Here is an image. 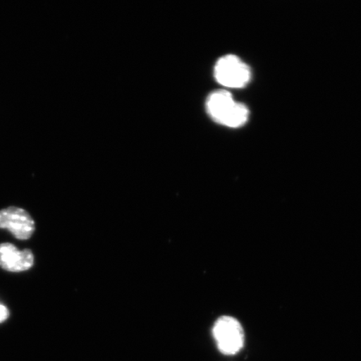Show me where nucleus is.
<instances>
[{
  "label": "nucleus",
  "instance_id": "obj_5",
  "mask_svg": "<svg viewBox=\"0 0 361 361\" xmlns=\"http://www.w3.org/2000/svg\"><path fill=\"white\" fill-rule=\"evenodd\" d=\"M35 264L33 252L28 248L18 250L10 243L0 245V268L11 273H21L30 269Z\"/></svg>",
  "mask_w": 361,
  "mask_h": 361
},
{
  "label": "nucleus",
  "instance_id": "obj_3",
  "mask_svg": "<svg viewBox=\"0 0 361 361\" xmlns=\"http://www.w3.org/2000/svg\"><path fill=\"white\" fill-rule=\"evenodd\" d=\"M214 74L219 83L229 88L245 87L251 79L250 67L233 55L225 56L216 62Z\"/></svg>",
  "mask_w": 361,
  "mask_h": 361
},
{
  "label": "nucleus",
  "instance_id": "obj_1",
  "mask_svg": "<svg viewBox=\"0 0 361 361\" xmlns=\"http://www.w3.org/2000/svg\"><path fill=\"white\" fill-rule=\"evenodd\" d=\"M209 114L216 123L228 128H239L247 123V108L234 101L232 94L226 90H219L207 99Z\"/></svg>",
  "mask_w": 361,
  "mask_h": 361
},
{
  "label": "nucleus",
  "instance_id": "obj_4",
  "mask_svg": "<svg viewBox=\"0 0 361 361\" xmlns=\"http://www.w3.org/2000/svg\"><path fill=\"white\" fill-rule=\"evenodd\" d=\"M0 229H6L19 240H28L35 231L32 216L21 207H10L0 210Z\"/></svg>",
  "mask_w": 361,
  "mask_h": 361
},
{
  "label": "nucleus",
  "instance_id": "obj_6",
  "mask_svg": "<svg viewBox=\"0 0 361 361\" xmlns=\"http://www.w3.org/2000/svg\"><path fill=\"white\" fill-rule=\"evenodd\" d=\"M11 312L8 307L0 302V324L6 322L10 318Z\"/></svg>",
  "mask_w": 361,
  "mask_h": 361
},
{
  "label": "nucleus",
  "instance_id": "obj_2",
  "mask_svg": "<svg viewBox=\"0 0 361 361\" xmlns=\"http://www.w3.org/2000/svg\"><path fill=\"white\" fill-rule=\"evenodd\" d=\"M213 335L218 349L226 355L238 354L245 345V331L241 324L230 316H223L216 320Z\"/></svg>",
  "mask_w": 361,
  "mask_h": 361
}]
</instances>
